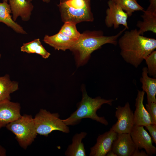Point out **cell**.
<instances>
[{
    "label": "cell",
    "instance_id": "obj_23",
    "mask_svg": "<svg viewBox=\"0 0 156 156\" xmlns=\"http://www.w3.org/2000/svg\"><path fill=\"white\" fill-rule=\"evenodd\" d=\"M59 32L75 41L78 40L81 35L77 30L76 24L70 22H64Z\"/></svg>",
    "mask_w": 156,
    "mask_h": 156
},
{
    "label": "cell",
    "instance_id": "obj_21",
    "mask_svg": "<svg viewBox=\"0 0 156 156\" xmlns=\"http://www.w3.org/2000/svg\"><path fill=\"white\" fill-rule=\"evenodd\" d=\"M20 50L23 52L28 53L38 54L44 59L48 58L51 55L42 46L39 38L36 39L31 42L23 43L21 47Z\"/></svg>",
    "mask_w": 156,
    "mask_h": 156
},
{
    "label": "cell",
    "instance_id": "obj_22",
    "mask_svg": "<svg viewBox=\"0 0 156 156\" xmlns=\"http://www.w3.org/2000/svg\"><path fill=\"white\" fill-rule=\"evenodd\" d=\"M112 0L120 6L127 14L128 16H131L135 11H143L144 10L136 0Z\"/></svg>",
    "mask_w": 156,
    "mask_h": 156
},
{
    "label": "cell",
    "instance_id": "obj_33",
    "mask_svg": "<svg viewBox=\"0 0 156 156\" xmlns=\"http://www.w3.org/2000/svg\"><path fill=\"white\" fill-rule=\"evenodd\" d=\"M9 0H3V1H5L6 2H8V1H9Z\"/></svg>",
    "mask_w": 156,
    "mask_h": 156
},
{
    "label": "cell",
    "instance_id": "obj_32",
    "mask_svg": "<svg viewBox=\"0 0 156 156\" xmlns=\"http://www.w3.org/2000/svg\"><path fill=\"white\" fill-rule=\"evenodd\" d=\"M29 1L30 2H31L33 0H27ZM44 2L46 3H48L50 1V0H41Z\"/></svg>",
    "mask_w": 156,
    "mask_h": 156
},
{
    "label": "cell",
    "instance_id": "obj_8",
    "mask_svg": "<svg viewBox=\"0 0 156 156\" xmlns=\"http://www.w3.org/2000/svg\"><path fill=\"white\" fill-rule=\"evenodd\" d=\"M107 4L108 8L106 10L105 19L106 26L108 28L113 27L114 29H116L119 25H122L128 29L127 14L112 0H109Z\"/></svg>",
    "mask_w": 156,
    "mask_h": 156
},
{
    "label": "cell",
    "instance_id": "obj_25",
    "mask_svg": "<svg viewBox=\"0 0 156 156\" xmlns=\"http://www.w3.org/2000/svg\"><path fill=\"white\" fill-rule=\"evenodd\" d=\"M66 5L75 9H80L90 5V0H65Z\"/></svg>",
    "mask_w": 156,
    "mask_h": 156
},
{
    "label": "cell",
    "instance_id": "obj_13",
    "mask_svg": "<svg viewBox=\"0 0 156 156\" xmlns=\"http://www.w3.org/2000/svg\"><path fill=\"white\" fill-rule=\"evenodd\" d=\"M145 92L138 90L133 113L134 125L145 126L153 124L152 119L143 104Z\"/></svg>",
    "mask_w": 156,
    "mask_h": 156
},
{
    "label": "cell",
    "instance_id": "obj_14",
    "mask_svg": "<svg viewBox=\"0 0 156 156\" xmlns=\"http://www.w3.org/2000/svg\"><path fill=\"white\" fill-rule=\"evenodd\" d=\"M12 18L15 21L19 16L22 20L27 21L30 19L34 6L27 0H9Z\"/></svg>",
    "mask_w": 156,
    "mask_h": 156
},
{
    "label": "cell",
    "instance_id": "obj_26",
    "mask_svg": "<svg viewBox=\"0 0 156 156\" xmlns=\"http://www.w3.org/2000/svg\"><path fill=\"white\" fill-rule=\"evenodd\" d=\"M146 107L153 124L156 125V103L152 102L147 103L146 105Z\"/></svg>",
    "mask_w": 156,
    "mask_h": 156
},
{
    "label": "cell",
    "instance_id": "obj_5",
    "mask_svg": "<svg viewBox=\"0 0 156 156\" xmlns=\"http://www.w3.org/2000/svg\"><path fill=\"white\" fill-rule=\"evenodd\" d=\"M58 113H52L45 109H41L34 118L36 132L40 135L47 136L54 131L68 133L69 129Z\"/></svg>",
    "mask_w": 156,
    "mask_h": 156
},
{
    "label": "cell",
    "instance_id": "obj_18",
    "mask_svg": "<svg viewBox=\"0 0 156 156\" xmlns=\"http://www.w3.org/2000/svg\"><path fill=\"white\" fill-rule=\"evenodd\" d=\"M142 12L143 13L141 17L143 21H139L136 24L137 27L139 28V34L143 35L145 32L151 31L156 34V13L144 10Z\"/></svg>",
    "mask_w": 156,
    "mask_h": 156
},
{
    "label": "cell",
    "instance_id": "obj_28",
    "mask_svg": "<svg viewBox=\"0 0 156 156\" xmlns=\"http://www.w3.org/2000/svg\"><path fill=\"white\" fill-rule=\"evenodd\" d=\"M150 4L146 10L156 13V0H149Z\"/></svg>",
    "mask_w": 156,
    "mask_h": 156
},
{
    "label": "cell",
    "instance_id": "obj_10",
    "mask_svg": "<svg viewBox=\"0 0 156 156\" xmlns=\"http://www.w3.org/2000/svg\"><path fill=\"white\" fill-rule=\"evenodd\" d=\"M10 100L0 101V129L21 116L20 104Z\"/></svg>",
    "mask_w": 156,
    "mask_h": 156
},
{
    "label": "cell",
    "instance_id": "obj_20",
    "mask_svg": "<svg viewBox=\"0 0 156 156\" xmlns=\"http://www.w3.org/2000/svg\"><path fill=\"white\" fill-rule=\"evenodd\" d=\"M18 88V83L11 81L9 75L0 77V101L10 100V94Z\"/></svg>",
    "mask_w": 156,
    "mask_h": 156
},
{
    "label": "cell",
    "instance_id": "obj_4",
    "mask_svg": "<svg viewBox=\"0 0 156 156\" xmlns=\"http://www.w3.org/2000/svg\"><path fill=\"white\" fill-rule=\"evenodd\" d=\"M5 127L15 135L20 146L24 149L32 143L37 134L34 118L31 115L21 116Z\"/></svg>",
    "mask_w": 156,
    "mask_h": 156
},
{
    "label": "cell",
    "instance_id": "obj_29",
    "mask_svg": "<svg viewBox=\"0 0 156 156\" xmlns=\"http://www.w3.org/2000/svg\"><path fill=\"white\" fill-rule=\"evenodd\" d=\"M139 149L136 148L133 153L132 156H148V155L145 151H140Z\"/></svg>",
    "mask_w": 156,
    "mask_h": 156
},
{
    "label": "cell",
    "instance_id": "obj_31",
    "mask_svg": "<svg viewBox=\"0 0 156 156\" xmlns=\"http://www.w3.org/2000/svg\"><path fill=\"white\" fill-rule=\"evenodd\" d=\"M107 156H117V155L112 150L109 151L106 154Z\"/></svg>",
    "mask_w": 156,
    "mask_h": 156
},
{
    "label": "cell",
    "instance_id": "obj_15",
    "mask_svg": "<svg viewBox=\"0 0 156 156\" xmlns=\"http://www.w3.org/2000/svg\"><path fill=\"white\" fill-rule=\"evenodd\" d=\"M43 40L55 50L65 51L70 50L77 41H75L59 32L51 36L46 35Z\"/></svg>",
    "mask_w": 156,
    "mask_h": 156
},
{
    "label": "cell",
    "instance_id": "obj_3",
    "mask_svg": "<svg viewBox=\"0 0 156 156\" xmlns=\"http://www.w3.org/2000/svg\"><path fill=\"white\" fill-rule=\"evenodd\" d=\"M82 99L77 105V109L68 118L62 120V121L67 125H73L78 124L82 119L87 118L108 125V122L105 117L99 116L96 112L104 104L111 106L114 100L106 99L100 96L92 98L88 96L84 88H82Z\"/></svg>",
    "mask_w": 156,
    "mask_h": 156
},
{
    "label": "cell",
    "instance_id": "obj_12",
    "mask_svg": "<svg viewBox=\"0 0 156 156\" xmlns=\"http://www.w3.org/2000/svg\"><path fill=\"white\" fill-rule=\"evenodd\" d=\"M136 148L130 133H118L111 150L117 156H132Z\"/></svg>",
    "mask_w": 156,
    "mask_h": 156
},
{
    "label": "cell",
    "instance_id": "obj_2",
    "mask_svg": "<svg viewBox=\"0 0 156 156\" xmlns=\"http://www.w3.org/2000/svg\"><path fill=\"white\" fill-rule=\"evenodd\" d=\"M126 28L116 34L105 36L102 31H86L81 34L78 40L70 50L75 54L78 66L83 65L89 59L91 54L103 45L109 44L116 46L118 40Z\"/></svg>",
    "mask_w": 156,
    "mask_h": 156
},
{
    "label": "cell",
    "instance_id": "obj_27",
    "mask_svg": "<svg viewBox=\"0 0 156 156\" xmlns=\"http://www.w3.org/2000/svg\"><path fill=\"white\" fill-rule=\"evenodd\" d=\"M151 135L153 141L156 144V125L151 124L145 126Z\"/></svg>",
    "mask_w": 156,
    "mask_h": 156
},
{
    "label": "cell",
    "instance_id": "obj_19",
    "mask_svg": "<svg viewBox=\"0 0 156 156\" xmlns=\"http://www.w3.org/2000/svg\"><path fill=\"white\" fill-rule=\"evenodd\" d=\"M87 134V133L84 132L75 134L73 138L72 144L68 146L65 152V155L68 156H86L82 140Z\"/></svg>",
    "mask_w": 156,
    "mask_h": 156
},
{
    "label": "cell",
    "instance_id": "obj_7",
    "mask_svg": "<svg viewBox=\"0 0 156 156\" xmlns=\"http://www.w3.org/2000/svg\"><path fill=\"white\" fill-rule=\"evenodd\" d=\"M115 117L116 123L110 129L117 133H130L134 125L133 113L128 102L124 106H118L116 108Z\"/></svg>",
    "mask_w": 156,
    "mask_h": 156
},
{
    "label": "cell",
    "instance_id": "obj_9",
    "mask_svg": "<svg viewBox=\"0 0 156 156\" xmlns=\"http://www.w3.org/2000/svg\"><path fill=\"white\" fill-rule=\"evenodd\" d=\"M130 134L137 148L144 149L148 156L156 154V148L153 144L152 138L144 126L134 125Z\"/></svg>",
    "mask_w": 156,
    "mask_h": 156
},
{
    "label": "cell",
    "instance_id": "obj_30",
    "mask_svg": "<svg viewBox=\"0 0 156 156\" xmlns=\"http://www.w3.org/2000/svg\"><path fill=\"white\" fill-rule=\"evenodd\" d=\"M6 155V151L2 146L0 145V156Z\"/></svg>",
    "mask_w": 156,
    "mask_h": 156
},
{
    "label": "cell",
    "instance_id": "obj_24",
    "mask_svg": "<svg viewBox=\"0 0 156 156\" xmlns=\"http://www.w3.org/2000/svg\"><path fill=\"white\" fill-rule=\"evenodd\" d=\"M144 60L147 65L148 75L156 78V51L151 52Z\"/></svg>",
    "mask_w": 156,
    "mask_h": 156
},
{
    "label": "cell",
    "instance_id": "obj_11",
    "mask_svg": "<svg viewBox=\"0 0 156 156\" xmlns=\"http://www.w3.org/2000/svg\"><path fill=\"white\" fill-rule=\"evenodd\" d=\"M118 133L109 131L99 135L96 144L90 148V156H105L111 150L112 144L116 139Z\"/></svg>",
    "mask_w": 156,
    "mask_h": 156
},
{
    "label": "cell",
    "instance_id": "obj_6",
    "mask_svg": "<svg viewBox=\"0 0 156 156\" xmlns=\"http://www.w3.org/2000/svg\"><path fill=\"white\" fill-rule=\"evenodd\" d=\"M62 21L70 22L76 24L82 22H92L94 18L90 5L80 9H75L68 6L65 0H61L58 5Z\"/></svg>",
    "mask_w": 156,
    "mask_h": 156
},
{
    "label": "cell",
    "instance_id": "obj_16",
    "mask_svg": "<svg viewBox=\"0 0 156 156\" xmlns=\"http://www.w3.org/2000/svg\"><path fill=\"white\" fill-rule=\"evenodd\" d=\"M11 13L10 5L8 2H0V22L4 23L17 33L26 34L27 32L23 27L13 20L11 15Z\"/></svg>",
    "mask_w": 156,
    "mask_h": 156
},
{
    "label": "cell",
    "instance_id": "obj_1",
    "mask_svg": "<svg viewBox=\"0 0 156 156\" xmlns=\"http://www.w3.org/2000/svg\"><path fill=\"white\" fill-rule=\"evenodd\" d=\"M117 44L124 61L135 68L156 48V40L140 34L136 29L125 31Z\"/></svg>",
    "mask_w": 156,
    "mask_h": 156
},
{
    "label": "cell",
    "instance_id": "obj_34",
    "mask_svg": "<svg viewBox=\"0 0 156 156\" xmlns=\"http://www.w3.org/2000/svg\"><path fill=\"white\" fill-rule=\"evenodd\" d=\"M1 54L0 53V59L1 58Z\"/></svg>",
    "mask_w": 156,
    "mask_h": 156
},
{
    "label": "cell",
    "instance_id": "obj_17",
    "mask_svg": "<svg viewBox=\"0 0 156 156\" xmlns=\"http://www.w3.org/2000/svg\"><path fill=\"white\" fill-rule=\"evenodd\" d=\"M140 81L142 84V90L147 94V103H156V78L150 77L148 76L146 67L142 68Z\"/></svg>",
    "mask_w": 156,
    "mask_h": 156
}]
</instances>
